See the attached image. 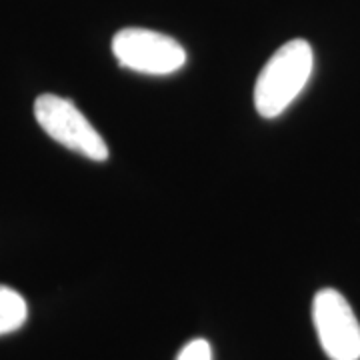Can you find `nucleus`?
<instances>
[{
    "instance_id": "1",
    "label": "nucleus",
    "mask_w": 360,
    "mask_h": 360,
    "mask_svg": "<svg viewBox=\"0 0 360 360\" xmlns=\"http://www.w3.org/2000/svg\"><path fill=\"white\" fill-rule=\"evenodd\" d=\"M314 54L307 40H288L269 58L255 84V106L262 118L281 116L298 98L312 75Z\"/></svg>"
},
{
    "instance_id": "2",
    "label": "nucleus",
    "mask_w": 360,
    "mask_h": 360,
    "mask_svg": "<svg viewBox=\"0 0 360 360\" xmlns=\"http://www.w3.org/2000/svg\"><path fill=\"white\" fill-rule=\"evenodd\" d=\"M34 116L40 129L52 141L96 162L108 158V146L101 132L90 124L72 101L56 94H40L34 103Z\"/></svg>"
},
{
    "instance_id": "3",
    "label": "nucleus",
    "mask_w": 360,
    "mask_h": 360,
    "mask_svg": "<svg viewBox=\"0 0 360 360\" xmlns=\"http://www.w3.org/2000/svg\"><path fill=\"white\" fill-rule=\"evenodd\" d=\"M112 52L122 68L153 77L172 75L186 63L176 40L148 28H122L112 39Z\"/></svg>"
},
{
    "instance_id": "4",
    "label": "nucleus",
    "mask_w": 360,
    "mask_h": 360,
    "mask_svg": "<svg viewBox=\"0 0 360 360\" xmlns=\"http://www.w3.org/2000/svg\"><path fill=\"white\" fill-rule=\"evenodd\" d=\"M312 322L322 350L330 360H360V324L348 300L335 288L319 290Z\"/></svg>"
},
{
    "instance_id": "5",
    "label": "nucleus",
    "mask_w": 360,
    "mask_h": 360,
    "mask_svg": "<svg viewBox=\"0 0 360 360\" xmlns=\"http://www.w3.org/2000/svg\"><path fill=\"white\" fill-rule=\"evenodd\" d=\"M28 307L16 290L0 284V336L18 330L26 322Z\"/></svg>"
},
{
    "instance_id": "6",
    "label": "nucleus",
    "mask_w": 360,
    "mask_h": 360,
    "mask_svg": "<svg viewBox=\"0 0 360 360\" xmlns=\"http://www.w3.org/2000/svg\"><path fill=\"white\" fill-rule=\"evenodd\" d=\"M176 360H212V348L205 338H196L180 350Z\"/></svg>"
}]
</instances>
